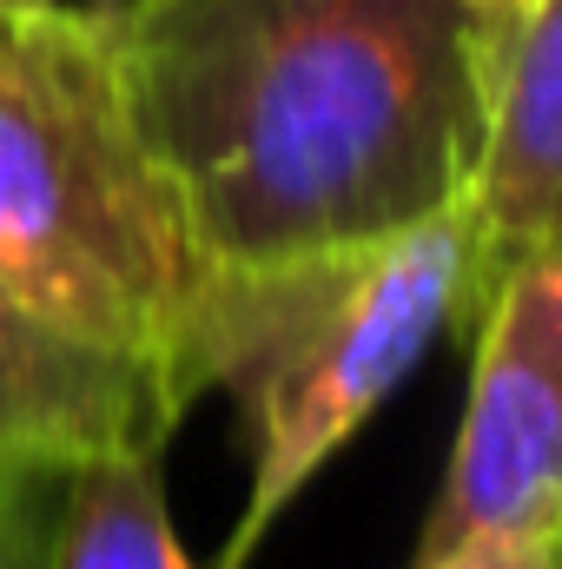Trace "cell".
Here are the masks:
<instances>
[{
	"mask_svg": "<svg viewBox=\"0 0 562 569\" xmlns=\"http://www.w3.org/2000/svg\"><path fill=\"white\" fill-rule=\"evenodd\" d=\"M470 219H476V305L503 266L562 246V0H536L503 33L490 133L470 179Z\"/></svg>",
	"mask_w": 562,
	"mask_h": 569,
	"instance_id": "cell-6",
	"label": "cell"
},
{
	"mask_svg": "<svg viewBox=\"0 0 562 569\" xmlns=\"http://www.w3.org/2000/svg\"><path fill=\"white\" fill-rule=\"evenodd\" d=\"M185 411L133 365L53 331L0 279V463L67 477L107 457H165Z\"/></svg>",
	"mask_w": 562,
	"mask_h": 569,
	"instance_id": "cell-5",
	"label": "cell"
},
{
	"mask_svg": "<svg viewBox=\"0 0 562 569\" xmlns=\"http://www.w3.org/2000/svg\"><path fill=\"white\" fill-rule=\"evenodd\" d=\"M0 279L179 411L212 391L219 266L145 146L93 0L0 13Z\"/></svg>",
	"mask_w": 562,
	"mask_h": 569,
	"instance_id": "cell-2",
	"label": "cell"
},
{
	"mask_svg": "<svg viewBox=\"0 0 562 569\" xmlns=\"http://www.w3.org/2000/svg\"><path fill=\"white\" fill-rule=\"evenodd\" d=\"M33 7H53V0H0V13H33Z\"/></svg>",
	"mask_w": 562,
	"mask_h": 569,
	"instance_id": "cell-11",
	"label": "cell"
},
{
	"mask_svg": "<svg viewBox=\"0 0 562 569\" xmlns=\"http://www.w3.org/2000/svg\"><path fill=\"white\" fill-rule=\"evenodd\" d=\"M411 569H562V537H543V543H456V550L418 557Z\"/></svg>",
	"mask_w": 562,
	"mask_h": 569,
	"instance_id": "cell-9",
	"label": "cell"
},
{
	"mask_svg": "<svg viewBox=\"0 0 562 569\" xmlns=\"http://www.w3.org/2000/svg\"><path fill=\"white\" fill-rule=\"evenodd\" d=\"M470 7H476V13H483L490 27H503V33H510V27H516V20H523V13H530L536 0H470Z\"/></svg>",
	"mask_w": 562,
	"mask_h": 569,
	"instance_id": "cell-10",
	"label": "cell"
},
{
	"mask_svg": "<svg viewBox=\"0 0 562 569\" xmlns=\"http://www.w3.org/2000/svg\"><path fill=\"white\" fill-rule=\"evenodd\" d=\"M219 279L470 199L503 27L470 0H93Z\"/></svg>",
	"mask_w": 562,
	"mask_h": 569,
	"instance_id": "cell-1",
	"label": "cell"
},
{
	"mask_svg": "<svg viewBox=\"0 0 562 569\" xmlns=\"http://www.w3.org/2000/svg\"><path fill=\"white\" fill-rule=\"evenodd\" d=\"M476 305L470 199L391 239L219 279L212 391L239 398L252 490L212 569H245L304 483L384 411L443 325Z\"/></svg>",
	"mask_w": 562,
	"mask_h": 569,
	"instance_id": "cell-3",
	"label": "cell"
},
{
	"mask_svg": "<svg viewBox=\"0 0 562 569\" xmlns=\"http://www.w3.org/2000/svg\"><path fill=\"white\" fill-rule=\"evenodd\" d=\"M47 569H192L172 537L159 457H107L67 470Z\"/></svg>",
	"mask_w": 562,
	"mask_h": 569,
	"instance_id": "cell-7",
	"label": "cell"
},
{
	"mask_svg": "<svg viewBox=\"0 0 562 569\" xmlns=\"http://www.w3.org/2000/svg\"><path fill=\"white\" fill-rule=\"evenodd\" d=\"M60 477L0 463V569H47V537H53V510L47 490Z\"/></svg>",
	"mask_w": 562,
	"mask_h": 569,
	"instance_id": "cell-8",
	"label": "cell"
},
{
	"mask_svg": "<svg viewBox=\"0 0 562 569\" xmlns=\"http://www.w3.org/2000/svg\"><path fill=\"white\" fill-rule=\"evenodd\" d=\"M470 345V398L418 557L562 537V246L490 279Z\"/></svg>",
	"mask_w": 562,
	"mask_h": 569,
	"instance_id": "cell-4",
	"label": "cell"
}]
</instances>
